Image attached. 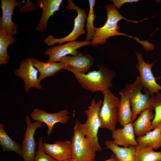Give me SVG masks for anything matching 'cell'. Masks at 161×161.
<instances>
[{
  "label": "cell",
  "mask_w": 161,
  "mask_h": 161,
  "mask_svg": "<svg viewBox=\"0 0 161 161\" xmlns=\"http://www.w3.org/2000/svg\"><path fill=\"white\" fill-rule=\"evenodd\" d=\"M98 70L87 74L72 71L75 78L83 89L91 92H102L113 86L112 81L116 73L101 64H98Z\"/></svg>",
  "instance_id": "6da1fadb"
},
{
  "label": "cell",
  "mask_w": 161,
  "mask_h": 161,
  "mask_svg": "<svg viewBox=\"0 0 161 161\" xmlns=\"http://www.w3.org/2000/svg\"><path fill=\"white\" fill-rule=\"evenodd\" d=\"M105 7L107 13V19L102 27H95V34L91 41L92 45L95 47L98 44H104L106 43L107 39L113 36L124 35L135 38L120 32L118 23L122 19H125L127 22L137 23L141 21H137L126 18L120 14L114 4L106 5Z\"/></svg>",
  "instance_id": "7a4b0ae2"
},
{
  "label": "cell",
  "mask_w": 161,
  "mask_h": 161,
  "mask_svg": "<svg viewBox=\"0 0 161 161\" xmlns=\"http://www.w3.org/2000/svg\"><path fill=\"white\" fill-rule=\"evenodd\" d=\"M72 160L73 161L94 160L97 150L89 137L85 135L82 123L76 120L71 140Z\"/></svg>",
  "instance_id": "3957f363"
},
{
  "label": "cell",
  "mask_w": 161,
  "mask_h": 161,
  "mask_svg": "<svg viewBox=\"0 0 161 161\" xmlns=\"http://www.w3.org/2000/svg\"><path fill=\"white\" fill-rule=\"evenodd\" d=\"M143 88L138 76L136 77L133 83H126L124 87L121 90L129 99L132 112V123L136 119L138 115L143 111L148 108H152V96L149 91L145 88L143 93L142 92Z\"/></svg>",
  "instance_id": "277c9868"
},
{
  "label": "cell",
  "mask_w": 161,
  "mask_h": 161,
  "mask_svg": "<svg viewBox=\"0 0 161 161\" xmlns=\"http://www.w3.org/2000/svg\"><path fill=\"white\" fill-rule=\"evenodd\" d=\"M102 92L103 100L99 113L100 128L112 131L116 129V125L118 122L120 99L109 89Z\"/></svg>",
  "instance_id": "5b68a950"
},
{
  "label": "cell",
  "mask_w": 161,
  "mask_h": 161,
  "mask_svg": "<svg viewBox=\"0 0 161 161\" xmlns=\"http://www.w3.org/2000/svg\"><path fill=\"white\" fill-rule=\"evenodd\" d=\"M103 101L99 100L96 102L95 98L92 99L90 105L84 112L87 118L86 122L82 126L86 136L91 140L93 146L97 151H102L103 148L98 142L97 134L100 128V121L99 113Z\"/></svg>",
  "instance_id": "8992f818"
},
{
  "label": "cell",
  "mask_w": 161,
  "mask_h": 161,
  "mask_svg": "<svg viewBox=\"0 0 161 161\" xmlns=\"http://www.w3.org/2000/svg\"><path fill=\"white\" fill-rule=\"evenodd\" d=\"M68 5L65 10H75L77 13V16L74 19L72 30L67 35L61 38H55L53 35H49L44 40V43L48 46H53L56 43L61 44L66 42L74 41L85 33L84 27L86 16V11L78 7L72 0H68Z\"/></svg>",
  "instance_id": "52a82bcc"
},
{
  "label": "cell",
  "mask_w": 161,
  "mask_h": 161,
  "mask_svg": "<svg viewBox=\"0 0 161 161\" xmlns=\"http://www.w3.org/2000/svg\"><path fill=\"white\" fill-rule=\"evenodd\" d=\"M26 129L22 144V157L23 161H34L36 154V142L34 136L36 130L42 126V122L37 120L32 123L30 117H25Z\"/></svg>",
  "instance_id": "ba28073f"
},
{
  "label": "cell",
  "mask_w": 161,
  "mask_h": 161,
  "mask_svg": "<svg viewBox=\"0 0 161 161\" xmlns=\"http://www.w3.org/2000/svg\"><path fill=\"white\" fill-rule=\"evenodd\" d=\"M38 72L33 66L30 57L20 62L19 67L15 71V73L24 81L26 92L28 93L32 88L38 89H42L38 77Z\"/></svg>",
  "instance_id": "9c48e42d"
},
{
  "label": "cell",
  "mask_w": 161,
  "mask_h": 161,
  "mask_svg": "<svg viewBox=\"0 0 161 161\" xmlns=\"http://www.w3.org/2000/svg\"><path fill=\"white\" fill-rule=\"evenodd\" d=\"M138 64L136 66L138 71L140 81L144 88L147 90L151 96L161 90V86L156 81L151 70L153 63L145 62L141 53L135 52Z\"/></svg>",
  "instance_id": "30bf717a"
},
{
  "label": "cell",
  "mask_w": 161,
  "mask_h": 161,
  "mask_svg": "<svg viewBox=\"0 0 161 161\" xmlns=\"http://www.w3.org/2000/svg\"><path fill=\"white\" fill-rule=\"evenodd\" d=\"M90 44H91V41L86 40L83 41L69 42L64 44H59L46 49L44 54L49 56L48 62H59L62 58L70 54L72 56L78 55L79 54L77 50L78 49Z\"/></svg>",
  "instance_id": "8fae6325"
},
{
  "label": "cell",
  "mask_w": 161,
  "mask_h": 161,
  "mask_svg": "<svg viewBox=\"0 0 161 161\" xmlns=\"http://www.w3.org/2000/svg\"><path fill=\"white\" fill-rule=\"evenodd\" d=\"M68 111L64 109L56 113H50L44 110L37 108L34 109L30 114L32 119L34 121L39 120L45 123L48 127L47 133L49 136L52 133L54 125L57 123L65 124L70 117Z\"/></svg>",
  "instance_id": "7c38bea8"
},
{
  "label": "cell",
  "mask_w": 161,
  "mask_h": 161,
  "mask_svg": "<svg viewBox=\"0 0 161 161\" xmlns=\"http://www.w3.org/2000/svg\"><path fill=\"white\" fill-rule=\"evenodd\" d=\"M2 14L0 18V29L13 36L18 32V25L12 19L14 9L16 7H21L22 3L15 0H1Z\"/></svg>",
  "instance_id": "4fadbf2b"
},
{
  "label": "cell",
  "mask_w": 161,
  "mask_h": 161,
  "mask_svg": "<svg viewBox=\"0 0 161 161\" xmlns=\"http://www.w3.org/2000/svg\"><path fill=\"white\" fill-rule=\"evenodd\" d=\"M42 146L46 154L58 161L72 158L71 141H57L53 144L43 143Z\"/></svg>",
  "instance_id": "5bb4252c"
},
{
  "label": "cell",
  "mask_w": 161,
  "mask_h": 161,
  "mask_svg": "<svg viewBox=\"0 0 161 161\" xmlns=\"http://www.w3.org/2000/svg\"><path fill=\"white\" fill-rule=\"evenodd\" d=\"M59 62H62L67 64L65 68L72 72L85 73L92 65L94 60L90 55H84L82 53L75 56H66L62 58Z\"/></svg>",
  "instance_id": "9a60e30c"
},
{
  "label": "cell",
  "mask_w": 161,
  "mask_h": 161,
  "mask_svg": "<svg viewBox=\"0 0 161 161\" xmlns=\"http://www.w3.org/2000/svg\"><path fill=\"white\" fill-rule=\"evenodd\" d=\"M63 1L62 0H39L36 1L37 7L43 10L42 13L38 23L35 28L41 32H44L47 28V21L54 13L58 11Z\"/></svg>",
  "instance_id": "2e32d148"
},
{
  "label": "cell",
  "mask_w": 161,
  "mask_h": 161,
  "mask_svg": "<svg viewBox=\"0 0 161 161\" xmlns=\"http://www.w3.org/2000/svg\"><path fill=\"white\" fill-rule=\"evenodd\" d=\"M123 127L112 131L113 142L118 145L125 148L128 147L131 145L136 146L138 143L135 138L132 123L126 124Z\"/></svg>",
  "instance_id": "e0dca14e"
},
{
  "label": "cell",
  "mask_w": 161,
  "mask_h": 161,
  "mask_svg": "<svg viewBox=\"0 0 161 161\" xmlns=\"http://www.w3.org/2000/svg\"><path fill=\"white\" fill-rule=\"evenodd\" d=\"M154 116L152 108L147 109L140 113L139 117L132 123L136 136H143L152 129V120Z\"/></svg>",
  "instance_id": "ac0fdd59"
},
{
  "label": "cell",
  "mask_w": 161,
  "mask_h": 161,
  "mask_svg": "<svg viewBox=\"0 0 161 161\" xmlns=\"http://www.w3.org/2000/svg\"><path fill=\"white\" fill-rule=\"evenodd\" d=\"M32 60L33 66L39 72V81L40 83L46 78L55 75L61 69H65L67 66V64L62 62H44L33 58Z\"/></svg>",
  "instance_id": "d6986e66"
},
{
  "label": "cell",
  "mask_w": 161,
  "mask_h": 161,
  "mask_svg": "<svg viewBox=\"0 0 161 161\" xmlns=\"http://www.w3.org/2000/svg\"><path fill=\"white\" fill-rule=\"evenodd\" d=\"M105 144L114 154L118 161H135V146L131 145L127 148L120 147L111 140L106 141Z\"/></svg>",
  "instance_id": "ffe728a7"
},
{
  "label": "cell",
  "mask_w": 161,
  "mask_h": 161,
  "mask_svg": "<svg viewBox=\"0 0 161 161\" xmlns=\"http://www.w3.org/2000/svg\"><path fill=\"white\" fill-rule=\"evenodd\" d=\"M119 94L120 98L118 109V122L123 127L125 125L131 122L132 112L129 97L121 90Z\"/></svg>",
  "instance_id": "44dd1931"
},
{
  "label": "cell",
  "mask_w": 161,
  "mask_h": 161,
  "mask_svg": "<svg viewBox=\"0 0 161 161\" xmlns=\"http://www.w3.org/2000/svg\"><path fill=\"white\" fill-rule=\"evenodd\" d=\"M136 140L138 144L150 147L153 149L161 148V129L155 128L143 136L138 137Z\"/></svg>",
  "instance_id": "7402d4cb"
},
{
  "label": "cell",
  "mask_w": 161,
  "mask_h": 161,
  "mask_svg": "<svg viewBox=\"0 0 161 161\" xmlns=\"http://www.w3.org/2000/svg\"><path fill=\"white\" fill-rule=\"evenodd\" d=\"M135 147V161H161V151H154L150 147L138 144Z\"/></svg>",
  "instance_id": "603a6c76"
},
{
  "label": "cell",
  "mask_w": 161,
  "mask_h": 161,
  "mask_svg": "<svg viewBox=\"0 0 161 161\" xmlns=\"http://www.w3.org/2000/svg\"><path fill=\"white\" fill-rule=\"evenodd\" d=\"M5 126L0 124V145L3 151H12L22 157V145L13 140L5 131Z\"/></svg>",
  "instance_id": "cb8c5ba5"
},
{
  "label": "cell",
  "mask_w": 161,
  "mask_h": 161,
  "mask_svg": "<svg viewBox=\"0 0 161 161\" xmlns=\"http://www.w3.org/2000/svg\"><path fill=\"white\" fill-rule=\"evenodd\" d=\"M14 41L12 36L4 30L0 29V65H6L8 63L10 56L7 54V48L9 45Z\"/></svg>",
  "instance_id": "d4e9b609"
},
{
  "label": "cell",
  "mask_w": 161,
  "mask_h": 161,
  "mask_svg": "<svg viewBox=\"0 0 161 161\" xmlns=\"http://www.w3.org/2000/svg\"><path fill=\"white\" fill-rule=\"evenodd\" d=\"M151 100L154 111V117L152 120V129L156 128L161 129V92L152 95Z\"/></svg>",
  "instance_id": "484cf974"
},
{
  "label": "cell",
  "mask_w": 161,
  "mask_h": 161,
  "mask_svg": "<svg viewBox=\"0 0 161 161\" xmlns=\"http://www.w3.org/2000/svg\"><path fill=\"white\" fill-rule=\"evenodd\" d=\"M95 0H89V11L87 17V22L85 27L86 28V41H90L94 37L95 32V27L94 26V21L95 15L94 8L95 4Z\"/></svg>",
  "instance_id": "4316f807"
},
{
  "label": "cell",
  "mask_w": 161,
  "mask_h": 161,
  "mask_svg": "<svg viewBox=\"0 0 161 161\" xmlns=\"http://www.w3.org/2000/svg\"><path fill=\"white\" fill-rule=\"evenodd\" d=\"M43 137H40L38 142V146L37 148L34 161H58L46 154L43 148Z\"/></svg>",
  "instance_id": "83f0119b"
},
{
  "label": "cell",
  "mask_w": 161,
  "mask_h": 161,
  "mask_svg": "<svg viewBox=\"0 0 161 161\" xmlns=\"http://www.w3.org/2000/svg\"><path fill=\"white\" fill-rule=\"evenodd\" d=\"M110 1H112L114 5L119 9L125 3L137 2L139 1L138 0H111Z\"/></svg>",
  "instance_id": "f1b7e54d"
},
{
  "label": "cell",
  "mask_w": 161,
  "mask_h": 161,
  "mask_svg": "<svg viewBox=\"0 0 161 161\" xmlns=\"http://www.w3.org/2000/svg\"><path fill=\"white\" fill-rule=\"evenodd\" d=\"M90 161H97L95 160H93ZM103 161H118L117 158L114 153H112L110 158L108 160Z\"/></svg>",
  "instance_id": "f546056e"
},
{
  "label": "cell",
  "mask_w": 161,
  "mask_h": 161,
  "mask_svg": "<svg viewBox=\"0 0 161 161\" xmlns=\"http://www.w3.org/2000/svg\"><path fill=\"white\" fill-rule=\"evenodd\" d=\"M62 161H73L72 160V159H70L67 160Z\"/></svg>",
  "instance_id": "4dcf8cb0"
}]
</instances>
